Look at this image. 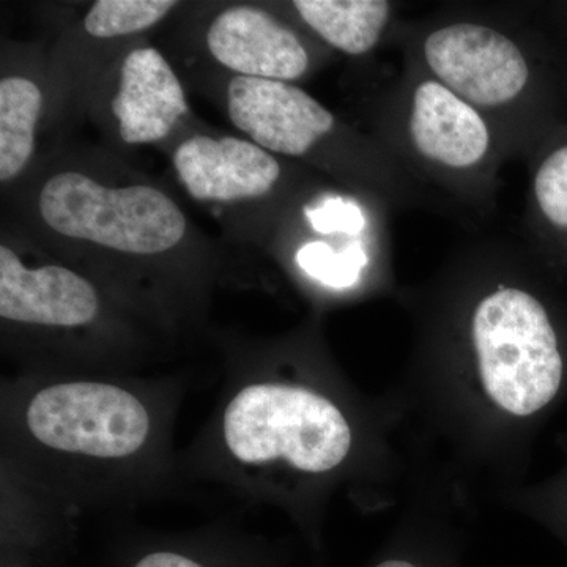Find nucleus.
Returning a JSON list of instances; mask_svg holds the SVG:
<instances>
[{
	"instance_id": "10",
	"label": "nucleus",
	"mask_w": 567,
	"mask_h": 567,
	"mask_svg": "<svg viewBox=\"0 0 567 567\" xmlns=\"http://www.w3.org/2000/svg\"><path fill=\"white\" fill-rule=\"evenodd\" d=\"M112 112L126 144L164 140L188 112L185 91L173 66L155 48H137L122 63Z\"/></svg>"
},
{
	"instance_id": "18",
	"label": "nucleus",
	"mask_w": 567,
	"mask_h": 567,
	"mask_svg": "<svg viewBox=\"0 0 567 567\" xmlns=\"http://www.w3.org/2000/svg\"><path fill=\"white\" fill-rule=\"evenodd\" d=\"M128 567H216L197 547L183 544H158L144 548L130 561Z\"/></svg>"
},
{
	"instance_id": "4",
	"label": "nucleus",
	"mask_w": 567,
	"mask_h": 567,
	"mask_svg": "<svg viewBox=\"0 0 567 567\" xmlns=\"http://www.w3.org/2000/svg\"><path fill=\"white\" fill-rule=\"evenodd\" d=\"M41 219L54 233L130 256H159L181 244L186 218L153 186L111 188L81 173L52 175L39 196Z\"/></svg>"
},
{
	"instance_id": "19",
	"label": "nucleus",
	"mask_w": 567,
	"mask_h": 567,
	"mask_svg": "<svg viewBox=\"0 0 567 567\" xmlns=\"http://www.w3.org/2000/svg\"><path fill=\"white\" fill-rule=\"evenodd\" d=\"M377 567H416L406 561H385Z\"/></svg>"
},
{
	"instance_id": "15",
	"label": "nucleus",
	"mask_w": 567,
	"mask_h": 567,
	"mask_svg": "<svg viewBox=\"0 0 567 567\" xmlns=\"http://www.w3.org/2000/svg\"><path fill=\"white\" fill-rule=\"evenodd\" d=\"M297 264L309 278L331 289H349L360 281L368 256L360 245L334 252L327 244L315 241L298 249Z\"/></svg>"
},
{
	"instance_id": "13",
	"label": "nucleus",
	"mask_w": 567,
	"mask_h": 567,
	"mask_svg": "<svg viewBox=\"0 0 567 567\" xmlns=\"http://www.w3.org/2000/svg\"><path fill=\"white\" fill-rule=\"evenodd\" d=\"M43 110V93L32 80L10 76L0 81V181H13L28 166L35 147V126Z\"/></svg>"
},
{
	"instance_id": "9",
	"label": "nucleus",
	"mask_w": 567,
	"mask_h": 567,
	"mask_svg": "<svg viewBox=\"0 0 567 567\" xmlns=\"http://www.w3.org/2000/svg\"><path fill=\"white\" fill-rule=\"evenodd\" d=\"M213 58L238 76L293 81L303 76L309 55L290 29L251 6L224 10L207 32Z\"/></svg>"
},
{
	"instance_id": "2",
	"label": "nucleus",
	"mask_w": 567,
	"mask_h": 567,
	"mask_svg": "<svg viewBox=\"0 0 567 567\" xmlns=\"http://www.w3.org/2000/svg\"><path fill=\"white\" fill-rule=\"evenodd\" d=\"M352 447V424L333 399L241 358L230 365L207 423L181 454L182 480L218 486L248 505L274 498L286 477L331 475Z\"/></svg>"
},
{
	"instance_id": "8",
	"label": "nucleus",
	"mask_w": 567,
	"mask_h": 567,
	"mask_svg": "<svg viewBox=\"0 0 567 567\" xmlns=\"http://www.w3.org/2000/svg\"><path fill=\"white\" fill-rule=\"evenodd\" d=\"M174 167L193 199L210 203L257 199L281 175L274 155L238 137L193 136L178 145Z\"/></svg>"
},
{
	"instance_id": "3",
	"label": "nucleus",
	"mask_w": 567,
	"mask_h": 567,
	"mask_svg": "<svg viewBox=\"0 0 567 567\" xmlns=\"http://www.w3.org/2000/svg\"><path fill=\"white\" fill-rule=\"evenodd\" d=\"M484 390L516 416L546 409L563 386L565 361L546 308L533 295L499 289L481 301L473 317Z\"/></svg>"
},
{
	"instance_id": "12",
	"label": "nucleus",
	"mask_w": 567,
	"mask_h": 567,
	"mask_svg": "<svg viewBox=\"0 0 567 567\" xmlns=\"http://www.w3.org/2000/svg\"><path fill=\"white\" fill-rule=\"evenodd\" d=\"M293 7L327 43L350 55L371 51L390 17L383 0H297Z\"/></svg>"
},
{
	"instance_id": "17",
	"label": "nucleus",
	"mask_w": 567,
	"mask_h": 567,
	"mask_svg": "<svg viewBox=\"0 0 567 567\" xmlns=\"http://www.w3.org/2000/svg\"><path fill=\"white\" fill-rule=\"evenodd\" d=\"M312 229L320 234H360L364 229L365 218L361 208L350 200L333 197L319 207L306 210Z\"/></svg>"
},
{
	"instance_id": "1",
	"label": "nucleus",
	"mask_w": 567,
	"mask_h": 567,
	"mask_svg": "<svg viewBox=\"0 0 567 567\" xmlns=\"http://www.w3.org/2000/svg\"><path fill=\"white\" fill-rule=\"evenodd\" d=\"M175 379L21 372L0 388L2 514L43 533L123 513L182 480Z\"/></svg>"
},
{
	"instance_id": "5",
	"label": "nucleus",
	"mask_w": 567,
	"mask_h": 567,
	"mask_svg": "<svg viewBox=\"0 0 567 567\" xmlns=\"http://www.w3.org/2000/svg\"><path fill=\"white\" fill-rule=\"evenodd\" d=\"M99 287L62 265L28 267L9 246H0V317L48 341L80 339L103 322Z\"/></svg>"
},
{
	"instance_id": "7",
	"label": "nucleus",
	"mask_w": 567,
	"mask_h": 567,
	"mask_svg": "<svg viewBox=\"0 0 567 567\" xmlns=\"http://www.w3.org/2000/svg\"><path fill=\"white\" fill-rule=\"evenodd\" d=\"M230 121L264 151L301 156L333 130L334 115L284 81L235 76L227 87Z\"/></svg>"
},
{
	"instance_id": "16",
	"label": "nucleus",
	"mask_w": 567,
	"mask_h": 567,
	"mask_svg": "<svg viewBox=\"0 0 567 567\" xmlns=\"http://www.w3.org/2000/svg\"><path fill=\"white\" fill-rule=\"evenodd\" d=\"M535 192L548 221L567 229V145L551 153L539 167Z\"/></svg>"
},
{
	"instance_id": "14",
	"label": "nucleus",
	"mask_w": 567,
	"mask_h": 567,
	"mask_svg": "<svg viewBox=\"0 0 567 567\" xmlns=\"http://www.w3.org/2000/svg\"><path fill=\"white\" fill-rule=\"evenodd\" d=\"M175 6L174 0H96L85 14L84 28L96 39L132 35L162 21Z\"/></svg>"
},
{
	"instance_id": "6",
	"label": "nucleus",
	"mask_w": 567,
	"mask_h": 567,
	"mask_svg": "<svg viewBox=\"0 0 567 567\" xmlns=\"http://www.w3.org/2000/svg\"><path fill=\"white\" fill-rule=\"evenodd\" d=\"M424 58L451 92L477 106L511 102L528 81L520 50L484 25L458 22L439 29L425 40Z\"/></svg>"
},
{
	"instance_id": "11",
	"label": "nucleus",
	"mask_w": 567,
	"mask_h": 567,
	"mask_svg": "<svg viewBox=\"0 0 567 567\" xmlns=\"http://www.w3.org/2000/svg\"><path fill=\"white\" fill-rule=\"evenodd\" d=\"M410 132L421 155L450 167L480 163L491 144L481 115L440 82L416 89Z\"/></svg>"
}]
</instances>
